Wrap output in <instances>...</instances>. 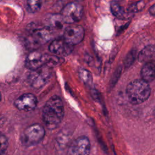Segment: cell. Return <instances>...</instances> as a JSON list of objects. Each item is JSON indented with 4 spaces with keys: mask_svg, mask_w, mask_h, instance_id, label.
I'll use <instances>...</instances> for the list:
<instances>
[{
    "mask_svg": "<svg viewBox=\"0 0 155 155\" xmlns=\"http://www.w3.org/2000/svg\"><path fill=\"white\" fill-rule=\"evenodd\" d=\"M64 115V107L62 99L58 96L51 97L42 110V120L50 130L55 129L62 122Z\"/></svg>",
    "mask_w": 155,
    "mask_h": 155,
    "instance_id": "cell-1",
    "label": "cell"
},
{
    "mask_svg": "<svg viewBox=\"0 0 155 155\" xmlns=\"http://www.w3.org/2000/svg\"><path fill=\"white\" fill-rule=\"evenodd\" d=\"M151 94L148 82L141 79L134 80L127 87L126 94L128 101L133 104H140L147 101Z\"/></svg>",
    "mask_w": 155,
    "mask_h": 155,
    "instance_id": "cell-2",
    "label": "cell"
},
{
    "mask_svg": "<svg viewBox=\"0 0 155 155\" xmlns=\"http://www.w3.org/2000/svg\"><path fill=\"white\" fill-rule=\"evenodd\" d=\"M45 133V129L41 124H32L24 131L21 138V142L27 147L34 146L43 140Z\"/></svg>",
    "mask_w": 155,
    "mask_h": 155,
    "instance_id": "cell-3",
    "label": "cell"
},
{
    "mask_svg": "<svg viewBox=\"0 0 155 155\" xmlns=\"http://www.w3.org/2000/svg\"><path fill=\"white\" fill-rule=\"evenodd\" d=\"M52 28L47 26L33 30L26 39L25 44L27 48L35 49L38 47L47 43L52 36Z\"/></svg>",
    "mask_w": 155,
    "mask_h": 155,
    "instance_id": "cell-4",
    "label": "cell"
},
{
    "mask_svg": "<svg viewBox=\"0 0 155 155\" xmlns=\"http://www.w3.org/2000/svg\"><path fill=\"white\" fill-rule=\"evenodd\" d=\"M51 67L44 65L35 70H31L28 76V81L35 88H39L44 86L51 76Z\"/></svg>",
    "mask_w": 155,
    "mask_h": 155,
    "instance_id": "cell-5",
    "label": "cell"
},
{
    "mask_svg": "<svg viewBox=\"0 0 155 155\" xmlns=\"http://www.w3.org/2000/svg\"><path fill=\"white\" fill-rule=\"evenodd\" d=\"M64 23L72 24L79 21L82 16V7L76 2L65 5L60 14Z\"/></svg>",
    "mask_w": 155,
    "mask_h": 155,
    "instance_id": "cell-6",
    "label": "cell"
},
{
    "mask_svg": "<svg viewBox=\"0 0 155 155\" xmlns=\"http://www.w3.org/2000/svg\"><path fill=\"white\" fill-rule=\"evenodd\" d=\"M91 144L89 139L85 136L76 138L70 144L66 155H89Z\"/></svg>",
    "mask_w": 155,
    "mask_h": 155,
    "instance_id": "cell-7",
    "label": "cell"
},
{
    "mask_svg": "<svg viewBox=\"0 0 155 155\" xmlns=\"http://www.w3.org/2000/svg\"><path fill=\"white\" fill-rule=\"evenodd\" d=\"M49 58L48 54H42L37 50H32L25 59V65L28 69L35 70L44 65H47Z\"/></svg>",
    "mask_w": 155,
    "mask_h": 155,
    "instance_id": "cell-8",
    "label": "cell"
},
{
    "mask_svg": "<svg viewBox=\"0 0 155 155\" xmlns=\"http://www.w3.org/2000/svg\"><path fill=\"white\" fill-rule=\"evenodd\" d=\"M84 33V30L82 26L72 24L65 29L63 39L68 44L73 46L79 44L83 40Z\"/></svg>",
    "mask_w": 155,
    "mask_h": 155,
    "instance_id": "cell-9",
    "label": "cell"
},
{
    "mask_svg": "<svg viewBox=\"0 0 155 155\" xmlns=\"http://www.w3.org/2000/svg\"><path fill=\"white\" fill-rule=\"evenodd\" d=\"M38 104L36 97L32 93H25L18 97L14 102L15 107L19 110L28 111L34 110Z\"/></svg>",
    "mask_w": 155,
    "mask_h": 155,
    "instance_id": "cell-10",
    "label": "cell"
},
{
    "mask_svg": "<svg viewBox=\"0 0 155 155\" xmlns=\"http://www.w3.org/2000/svg\"><path fill=\"white\" fill-rule=\"evenodd\" d=\"M49 51L57 56H65L71 53L73 50V45L68 44L62 39L53 40L48 47Z\"/></svg>",
    "mask_w": 155,
    "mask_h": 155,
    "instance_id": "cell-11",
    "label": "cell"
},
{
    "mask_svg": "<svg viewBox=\"0 0 155 155\" xmlns=\"http://www.w3.org/2000/svg\"><path fill=\"white\" fill-rule=\"evenodd\" d=\"M142 79L149 83L154 79L155 67L154 62L150 61L145 63L140 71Z\"/></svg>",
    "mask_w": 155,
    "mask_h": 155,
    "instance_id": "cell-12",
    "label": "cell"
},
{
    "mask_svg": "<svg viewBox=\"0 0 155 155\" xmlns=\"http://www.w3.org/2000/svg\"><path fill=\"white\" fill-rule=\"evenodd\" d=\"M154 56V47L153 45L145 46L139 53L137 58L139 62L146 63L152 61Z\"/></svg>",
    "mask_w": 155,
    "mask_h": 155,
    "instance_id": "cell-13",
    "label": "cell"
},
{
    "mask_svg": "<svg viewBox=\"0 0 155 155\" xmlns=\"http://www.w3.org/2000/svg\"><path fill=\"white\" fill-rule=\"evenodd\" d=\"M110 10L112 14L116 18L122 19L125 18V13L124 8L116 1H113L110 4Z\"/></svg>",
    "mask_w": 155,
    "mask_h": 155,
    "instance_id": "cell-14",
    "label": "cell"
},
{
    "mask_svg": "<svg viewBox=\"0 0 155 155\" xmlns=\"http://www.w3.org/2000/svg\"><path fill=\"white\" fill-rule=\"evenodd\" d=\"M42 0H27V8L30 13L38 12L41 7Z\"/></svg>",
    "mask_w": 155,
    "mask_h": 155,
    "instance_id": "cell-15",
    "label": "cell"
},
{
    "mask_svg": "<svg viewBox=\"0 0 155 155\" xmlns=\"http://www.w3.org/2000/svg\"><path fill=\"white\" fill-rule=\"evenodd\" d=\"M79 76L82 80L86 85H90L92 82V76L89 71L85 68H81L79 70Z\"/></svg>",
    "mask_w": 155,
    "mask_h": 155,
    "instance_id": "cell-16",
    "label": "cell"
},
{
    "mask_svg": "<svg viewBox=\"0 0 155 155\" xmlns=\"http://www.w3.org/2000/svg\"><path fill=\"white\" fill-rule=\"evenodd\" d=\"M146 2L145 0L137 1L130 5L128 8V12L130 13H136L142 10L145 6Z\"/></svg>",
    "mask_w": 155,
    "mask_h": 155,
    "instance_id": "cell-17",
    "label": "cell"
},
{
    "mask_svg": "<svg viewBox=\"0 0 155 155\" xmlns=\"http://www.w3.org/2000/svg\"><path fill=\"white\" fill-rule=\"evenodd\" d=\"M50 25H49L48 27H50L51 28H52L53 27H56L58 28H61L62 27V23H64L60 15H56L52 16L50 18Z\"/></svg>",
    "mask_w": 155,
    "mask_h": 155,
    "instance_id": "cell-18",
    "label": "cell"
},
{
    "mask_svg": "<svg viewBox=\"0 0 155 155\" xmlns=\"http://www.w3.org/2000/svg\"><path fill=\"white\" fill-rule=\"evenodd\" d=\"M136 50L133 49L129 51L127 55L125 57L124 60V65L125 67H129L134 62L136 59Z\"/></svg>",
    "mask_w": 155,
    "mask_h": 155,
    "instance_id": "cell-19",
    "label": "cell"
},
{
    "mask_svg": "<svg viewBox=\"0 0 155 155\" xmlns=\"http://www.w3.org/2000/svg\"><path fill=\"white\" fill-rule=\"evenodd\" d=\"M8 147V140L7 137L0 133V155H2L5 153V151Z\"/></svg>",
    "mask_w": 155,
    "mask_h": 155,
    "instance_id": "cell-20",
    "label": "cell"
},
{
    "mask_svg": "<svg viewBox=\"0 0 155 155\" xmlns=\"http://www.w3.org/2000/svg\"><path fill=\"white\" fill-rule=\"evenodd\" d=\"M149 12L151 14V15L154 16V14H155V5H154V4L152 5V6L150 8Z\"/></svg>",
    "mask_w": 155,
    "mask_h": 155,
    "instance_id": "cell-21",
    "label": "cell"
},
{
    "mask_svg": "<svg viewBox=\"0 0 155 155\" xmlns=\"http://www.w3.org/2000/svg\"><path fill=\"white\" fill-rule=\"evenodd\" d=\"M1 100V93H0V101Z\"/></svg>",
    "mask_w": 155,
    "mask_h": 155,
    "instance_id": "cell-22",
    "label": "cell"
},
{
    "mask_svg": "<svg viewBox=\"0 0 155 155\" xmlns=\"http://www.w3.org/2000/svg\"><path fill=\"white\" fill-rule=\"evenodd\" d=\"M2 155H5V154H2Z\"/></svg>",
    "mask_w": 155,
    "mask_h": 155,
    "instance_id": "cell-23",
    "label": "cell"
},
{
    "mask_svg": "<svg viewBox=\"0 0 155 155\" xmlns=\"http://www.w3.org/2000/svg\"><path fill=\"white\" fill-rule=\"evenodd\" d=\"M80 1H81V0H80Z\"/></svg>",
    "mask_w": 155,
    "mask_h": 155,
    "instance_id": "cell-24",
    "label": "cell"
}]
</instances>
